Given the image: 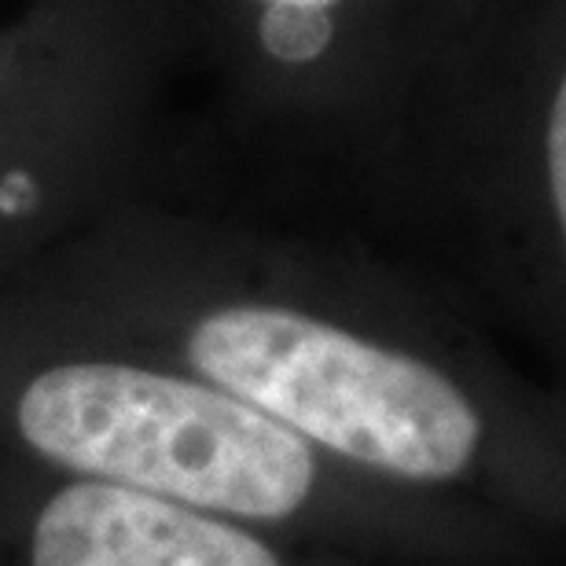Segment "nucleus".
I'll return each instance as SVG.
<instances>
[{"label": "nucleus", "mask_w": 566, "mask_h": 566, "mask_svg": "<svg viewBox=\"0 0 566 566\" xmlns=\"http://www.w3.org/2000/svg\"><path fill=\"white\" fill-rule=\"evenodd\" d=\"M188 60L185 0H19L0 19V287L144 196Z\"/></svg>", "instance_id": "f257e3e1"}, {"label": "nucleus", "mask_w": 566, "mask_h": 566, "mask_svg": "<svg viewBox=\"0 0 566 566\" xmlns=\"http://www.w3.org/2000/svg\"><path fill=\"white\" fill-rule=\"evenodd\" d=\"M566 294V0H471L360 191Z\"/></svg>", "instance_id": "f03ea898"}, {"label": "nucleus", "mask_w": 566, "mask_h": 566, "mask_svg": "<svg viewBox=\"0 0 566 566\" xmlns=\"http://www.w3.org/2000/svg\"><path fill=\"white\" fill-rule=\"evenodd\" d=\"M471 0H185L229 126L287 180L368 188Z\"/></svg>", "instance_id": "7ed1b4c3"}, {"label": "nucleus", "mask_w": 566, "mask_h": 566, "mask_svg": "<svg viewBox=\"0 0 566 566\" xmlns=\"http://www.w3.org/2000/svg\"><path fill=\"white\" fill-rule=\"evenodd\" d=\"M27 566H283V559L243 518L60 474L30 518Z\"/></svg>", "instance_id": "20e7f679"}]
</instances>
